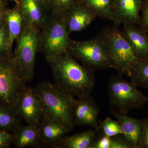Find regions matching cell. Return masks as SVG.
Listing matches in <instances>:
<instances>
[{"instance_id":"obj_1","label":"cell","mask_w":148,"mask_h":148,"mask_svg":"<svg viewBox=\"0 0 148 148\" xmlns=\"http://www.w3.org/2000/svg\"><path fill=\"white\" fill-rule=\"evenodd\" d=\"M48 62L58 87L78 98L90 95L95 84L94 72L79 64L68 51Z\"/></svg>"},{"instance_id":"obj_2","label":"cell","mask_w":148,"mask_h":148,"mask_svg":"<svg viewBox=\"0 0 148 148\" xmlns=\"http://www.w3.org/2000/svg\"><path fill=\"white\" fill-rule=\"evenodd\" d=\"M34 88L42 102L44 116L58 122L72 131L75 126L73 110L77 99L55 84L48 82L40 83Z\"/></svg>"},{"instance_id":"obj_3","label":"cell","mask_w":148,"mask_h":148,"mask_svg":"<svg viewBox=\"0 0 148 148\" xmlns=\"http://www.w3.org/2000/svg\"><path fill=\"white\" fill-rule=\"evenodd\" d=\"M65 16L51 14L40 30L38 52L42 53L47 62L68 51L70 38Z\"/></svg>"},{"instance_id":"obj_4","label":"cell","mask_w":148,"mask_h":148,"mask_svg":"<svg viewBox=\"0 0 148 148\" xmlns=\"http://www.w3.org/2000/svg\"><path fill=\"white\" fill-rule=\"evenodd\" d=\"M40 31L24 21L22 31L15 40L12 60L18 74L26 82L31 81L34 75Z\"/></svg>"},{"instance_id":"obj_5","label":"cell","mask_w":148,"mask_h":148,"mask_svg":"<svg viewBox=\"0 0 148 148\" xmlns=\"http://www.w3.org/2000/svg\"><path fill=\"white\" fill-rule=\"evenodd\" d=\"M98 36L108 49L112 68L119 75L130 77L132 66L139 60L122 35L119 26L114 24L112 26H106Z\"/></svg>"},{"instance_id":"obj_6","label":"cell","mask_w":148,"mask_h":148,"mask_svg":"<svg viewBox=\"0 0 148 148\" xmlns=\"http://www.w3.org/2000/svg\"><path fill=\"white\" fill-rule=\"evenodd\" d=\"M67 51L92 71L112 68L108 49L98 35L82 41L70 39Z\"/></svg>"},{"instance_id":"obj_7","label":"cell","mask_w":148,"mask_h":148,"mask_svg":"<svg viewBox=\"0 0 148 148\" xmlns=\"http://www.w3.org/2000/svg\"><path fill=\"white\" fill-rule=\"evenodd\" d=\"M109 100L112 109L127 115L134 109H141L148 103V97L121 75L111 77L108 84Z\"/></svg>"},{"instance_id":"obj_8","label":"cell","mask_w":148,"mask_h":148,"mask_svg":"<svg viewBox=\"0 0 148 148\" xmlns=\"http://www.w3.org/2000/svg\"><path fill=\"white\" fill-rule=\"evenodd\" d=\"M12 53L8 51L0 54V106L15 110L19 95L27 82L16 70L12 60Z\"/></svg>"},{"instance_id":"obj_9","label":"cell","mask_w":148,"mask_h":148,"mask_svg":"<svg viewBox=\"0 0 148 148\" xmlns=\"http://www.w3.org/2000/svg\"><path fill=\"white\" fill-rule=\"evenodd\" d=\"M15 112L27 124L38 126L44 115L43 106L34 88L24 87L16 103Z\"/></svg>"},{"instance_id":"obj_10","label":"cell","mask_w":148,"mask_h":148,"mask_svg":"<svg viewBox=\"0 0 148 148\" xmlns=\"http://www.w3.org/2000/svg\"><path fill=\"white\" fill-rule=\"evenodd\" d=\"M142 0H112L114 24L139 26Z\"/></svg>"},{"instance_id":"obj_11","label":"cell","mask_w":148,"mask_h":148,"mask_svg":"<svg viewBox=\"0 0 148 148\" xmlns=\"http://www.w3.org/2000/svg\"><path fill=\"white\" fill-rule=\"evenodd\" d=\"M99 113L100 109L91 95L78 98L74 108V124L97 129L99 127Z\"/></svg>"},{"instance_id":"obj_12","label":"cell","mask_w":148,"mask_h":148,"mask_svg":"<svg viewBox=\"0 0 148 148\" xmlns=\"http://www.w3.org/2000/svg\"><path fill=\"white\" fill-rule=\"evenodd\" d=\"M24 21L40 30L51 15L49 9L41 0H16Z\"/></svg>"},{"instance_id":"obj_13","label":"cell","mask_w":148,"mask_h":148,"mask_svg":"<svg viewBox=\"0 0 148 148\" xmlns=\"http://www.w3.org/2000/svg\"><path fill=\"white\" fill-rule=\"evenodd\" d=\"M111 112L119 122L123 136L132 148H142L143 120L132 118L122 114L114 109Z\"/></svg>"},{"instance_id":"obj_14","label":"cell","mask_w":148,"mask_h":148,"mask_svg":"<svg viewBox=\"0 0 148 148\" xmlns=\"http://www.w3.org/2000/svg\"><path fill=\"white\" fill-rule=\"evenodd\" d=\"M97 17L94 12L77 3L65 15L69 34L84 30Z\"/></svg>"},{"instance_id":"obj_15","label":"cell","mask_w":148,"mask_h":148,"mask_svg":"<svg viewBox=\"0 0 148 148\" xmlns=\"http://www.w3.org/2000/svg\"><path fill=\"white\" fill-rule=\"evenodd\" d=\"M42 146L55 148L62 138L70 132L58 122L44 116L38 125Z\"/></svg>"},{"instance_id":"obj_16","label":"cell","mask_w":148,"mask_h":148,"mask_svg":"<svg viewBox=\"0 0 148 148\" xmlns=\"http://www.w3.org/2000/svg\"><path fill=\"white\" fill-rule=\"evenodd\" d=\"M121 34L127 40L138 60L148 59V38L140 27L123 25Z\"/></svg>"},{"instance_id":"obj_17","label":"cell","mask_w":148,"mask_h":148,"mask_svg":"<svg viewBox=\"0 0 148 148\" xmlns=\"http://www.w3.org/2000/svg\"><path fill=\"white\" fill-rule=\"evenodd\" d=\"M13 133L12 144L16 148L42 146L38 126L34 125H21Z\"/></svg>"},{"instance_id":"obj_18","label":"cell","mask_w":148,"mask_h":148,"mask_svg":"<svg viewBox=\"0 0 148 148\" xmlns=\"http://www.w3.org/2000/svg\"><path fill=\"white\" fill-rule=\"evenodd\" d=\"M11 8H8L5 12V21L8 28L9 47L12 50V45L23 29L24 19L18 3Z\"/></svg>"},{"instance_id":"obj_19","label":"cell","mask_w":148,"mask_h":148,"mask_svg":"<svg viewBox=\"0 0 148 148\" xmlns=\"http://www.w3.org/2000/svg\"><path fill=\"white\" fill-rule=\"evenodd\" d=\"M96 132L91 130L71 135H64L56 148H90L95 140Z\"/></svg>"},{"instance_id":"obj_20","label":"cell","mask_w":148,"mask_h":148,"mask_svg":"<svg viewBox=\"0 0 148 148\" xmlns=\"http://www.w3.org/2000/svg\"><path fill=\"white\" fill-rule=\"evenodd\" d=\"M21 121L15 110L0 106V130L13 132L21 125Z\"/></svg>"},{"instance_id":"obj_21","label":"cell","mask_w":148,"mask_h":148,"mask_svg":"<svg viewBox=\"0 0 148 148\" xmlns=\"http://www.w3.org/2000/svg\"><path fill=\"white\" fill-rule=\"evenodd\" d=\"M78 3L90 9L99 18L112 20V0H78Z\"/></svg>"},{"instance_id":"obj_22","label":"cell","mask_w":148,"mask_h":148,"mask_svg":"<svg viewBox=\"0 0 148 148\" xmlns=\"http://www.w3.org/2000/svg\"><path fill=\"white\" fill-rule=\"evenodd\" d=\"M130 83L136 87L148 88V59L138 60L132 67Z\"/></svg>"},{"instance_id":"obj_23","label":"cell","mask_w":148,"mask_h":148,"mask_svg":"<svg viewBox=\"0 0 148 148\" xmlns=\"http://www.w3.org/2000/svg\"><path fill=\"white\" fill-rule=\"evenodd\" d=\"M78 0H50L51 14L57 16H65L70 10L77 4Z\"/></svg>"},{"instance_id":"obj_24","label":"cell","mask_w":148,"mask_h":148,"mask_svg":"<svg viewBox=\"0 0 148 148\" xmlns=\"http://www.w3.org/2000/svg\"><path fill=\"white\" fill-rule=\"evenodd\" d=\"M100 126L104 135L109 137H112L123 134L121 127L117 120H114L107 117L103 121H100Z\"/></svg>"},{"instance_id":"obj_25","label":"cell","mask_w":148,"mask_h":148,"mask_svg":"<svg viewBox=\"0 0 148 148\" xmlns=\"http://www.w3.org/2000/svg\"><path fill=\"white\" fill-rule=\"evenodd\" d=\"M12 52L9 47V36L7 25L5 21L0 28V54Z\"/></svg>"},{"instance_id":"obj_26","label":"cell","mask_w":148,"mask_h":148,"mask_svg":"<svg viewBox=\"0 0 148 148\" xmlns=\"http://www.w3.org/2000/svg\"><path fill=\"white\" fill-rule=\"evenodd\" d=\"M141 19L139 27L146 33L148 32V0L142 1Z\"/></svg>"},{"instance_id":"obj_27","label":"cell","mask_w":148,"mask_h":148,"mask_svg":"<svg viewBox=\"0 0 148 148\" xmlns=\"http://www.w3.org/2000/svg\"><path fill=\"white\" fill-rule=\"evenodd\" d=\"M12 132L0 130V148H10L13 142Z\"/></svg>"},{"instance_id":"obj_28","label":"cell","mask_w":148,"mask_h":148,"mask_svg":"<svg viewBox=\"0 0 148 148\" xmlns=\"http://www.w3.org/2000/svg\"><path fill=\"white\" fill-rule=\"evenodd\" d=\"M119 135L111 137L110 148H132L123 136L121 138Z\"/></svg>"},{"instance_id":"obj_29","label":"cell","mask_w":148,"mask_h":148,"mask_svg":"<svg viewBox=\"0 0 148 148\" xmlns=\"http://www.w3.org/2000/svg\"><path fill=\"white\" fill-rule=\"evenodd\" d=\"M111 138L104 135L97 140H94L90 148H110Z\"/></svg>"},{"instance_id":"obj_30","label":"cell","mask_w":148,"mask_h":148,"mask_svg":"<svg viewBox=\"0 0 148 148\" xmlns=\"http://www.w3.org/2000/svg\"><path fill=\"white\" fill-rule=\"evenodd\" d=\"M143 120V138L142 148H148V117Z\"/></svg>"},{"instance_id":"obj_31","label":"cell","mask_w":148,"mask_h":148,"mask_svg":"<svg viewBox=\"0 0 148 148\" xmlns=\"http://www.w3.org/2000/svg\"><path fill=\"white\" fill-rule=\"evenodd\" d=\"M8 2L6 0H0V12L5 10L8 8Z\"/></svg>"},{"instance_id":"obj_32","label":"cell","mask_w":148,"mask_h":148,"mask_svg":"<svg viewBox=\"0 0 148 148\" xmlns=\"http://www.w3.org/2000/svg\"><path fill=\"white\" fill-rule=\"evenodd\" d=\"M6 10L2 11L0 12V28L2 27V26L5 21V12Z\"/></svg>"},{"instance_id":"obj_33","label":"cell","mask_w":148,"mask_h":148,"mask_svg":"<svg viewBox=\"0 0 148 148\" xmlns=\"http://www.w3.org/2000/svg\"><path fill=\"white\" fill-rule=\"evenodd\" d=\"M47 6L48 8L49 9V3H50V0H41Z\"/></svg>"},{"instance_id":"obj_34","label":"cell","mask_w":148,"mask_h":148,"mask_svg":"<svg viewBox=\"0 0 148 148\" xmlns=\"http://www.w3.org/2000/svg\"><path fill=\"white\" fill-rule=\"evenodd\" d=\"M6 1H7L8 2H15V1H16V0H6Z\"/></svg>"},{"instance_id":"obj_35","label":"cell","mask_w":148,"mask_h":148,"mask_svg":"<svg viewBox=\"0 0 148 148\" xmlns=\"http://www.w3.org/2000/svg\"><path fill=\"white\" fill-rule=\"evenodd\" d=\"M147 36L148 38V33H147Z\"/></svg>"}]
</instances>
